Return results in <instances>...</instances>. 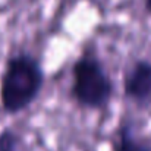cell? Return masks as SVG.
Wrapping results in <instances>:
<instances>
[{
  "label": "cell",
  "mask_w": 151,
  "mask_h": 151,
  "mask_svg": "<svg viewBox=\"0 0 151 151\" xmlns=\"http://www.w3.org/2000/svg\"><path fill=\"white\" fill-rule=\"evenodd\" d=\"M46 85V70L40 57L28 50L10 53L0 73V107L7 116L29 110Z\"/></svg>",
  "instance_id": "cell-1"
},
{
  "label": "cell",
  "mask_w": 151,
  "mask_h": 151,
  "mask_svg": "<svg viewBox=\"0 0 151 151\" xmlns=\"http://www.w3.org/2000/svg\"><path fill=\"white\" fill-rule=\"evenodd\" d=\"M144 9H145V12L151 16V0H144Z\"/></svg>",
  "instance_id": "cell-6"
},
{
  "label": "cell",
  "mask_w": 151,
  "mask_h": 151,
  "mask_svg": "<svg viewBox=\"0 0 151 151\" xmlns=\"http://www.w3.org/2000/svg\"><path fill=\"white\" fill-rule=\"evenodd\" d=\"M122 93L125 100L138 109L151 106V60L145 57L135 59L123 70Z\"/></svg>",
  "instance_id": "cell-3"
},
{
  "label": "cell",
  "mask_w": 151,
  "mask_h": 151,
  "mask_svg": "<svg viewBox=\"0 0 151 151\" xmlns=\"http://www.w3.org/2000/svg\"><path fill=\"white\" fill-rule=\"evenodd\" d=\"M0 151H27L24 137L13 128L0 129Z\"/></svg>",
  "instance_id": "cell-5"
},
{
  "label": "cell",
  "mask_w": 151,
  "mask_h": 151,
  "mask_svg": "<svg viewBox=\"0 0 151 151\" xmlns=\"http://www.w3.org/2000/svg\"><path fill=\"white\" fill-rule=\"evenodd\" d=\"M110 151H151V142L137 132L134 122H119L110 138Z\"/></svg>",
  "instance_id": "cell-4"
},
{
  "label": "cell",
  "mask_w": 151,
  "mask_h": 151,
  "mask_svg": "<svg viewBox=\"0 0 151 151\" xmlns=\"http://www.w3.org/2000/svg\"><path fill=\"white\" fill-rule=\"evenodd\" d=\"M69 96L82 110L103 111L116 96V84L104 62L91 47H85L70 65Z\"/></svg>",
  "instance_id": "cell-2"
}]
</instances>
